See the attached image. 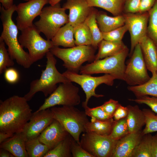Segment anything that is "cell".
I'll list each match as a JSON object with an SVG mask.
<instances>
[{"mask_svg":"<svg viewBox=\"0 0 157 157\" xmlns=\"http://www.w3.org/2000/svg\"><path fill=\"white\" fill-rule=\"evenodd\" d=\"M4 73L5 79L8 83L14 84L18 81L19 74L15 69L10 67L7 68Z\"/></svg>","mask_w":157,"mask_h":157,"instance_id":"43","label":"cell"},{"mask_svg":"<svg viewBox=\"0 0 157 157\" xmlns=\"http://www.w3.org/2000/svg\"><path fill=\"white\" fill-rule=\"evenodd\" d=\"M83 107L85 109L86 115L91 117H94L101 120H106L111 118L103 110L101 106L92 108L89 107L88 106Z\"/></svg>","mask_w":157,"mask_h":157,"instance_id":"38","label":"cell"},{"mask_svg":"<svg viewBox=\"0 0 157 157\" xmlns=\"http://www.w3.org/2000/svg\"><path fill=\"white\" fill-rule=\"evenodd\" d=\"M71 136L69 134L53 148L49 150L44 157H72L70 145Z\"/></svg>","mask_w":157,"mask_h":157,"instance_id":"32","label":"cell"},{"mask_svg":"<svg viewBox=\"0 0 157 157\" xmlns=\"http://www.w3.org/2000/svg\"><path fill=\"white\" fill-rule=\"evenodd\" d=\"M13 0H0V2L5 9H8L11 7L14 4Z\"/></svg>","mask_w":157,"mask_h":157,"instance_id":"47","label":"cell"},{"mask_svg":"<svg viewBox=\"0 0 157 157\" xmlns=\"http://www.w3.org/2000/svg\"><path fill=\"white\" fill-rule=\"evenodd\" d=\"M142 136V131H140L129 133L118 140L112 157H131L133 150Z\"/></svg>","mask_w":157,"mask_h":157,"instance_id":"18","label":"cell"},{"mask_svg":"<svg viewBox=\"0 0 157 157\" xmlns=\"http://www.w3.org/2000/svg\"><path fill=\"white\" fill-rule=\"evenodd\" d=\"M28 101L16 95L0 100V132L13 134L23 132L33 114Z\"/></svg>","mask_w":157,"mask_h":157,"instance_id":"1","label":"cell"},{"mask_svg":"<svg viewBox=\"0 0 157 157\" xmlns=\"http://www.w3.org/2000/svg\"><path fill=\"white\" fill-rule=\"evenodd\" d=\"M4 41L0 38V74L4 72L8 68L14 65L13 60L10 57L6 48Z\"/></svg>","mask_w":157,"mask_h":157,"instance_id":"35","label":"cell"},{"mask_svg":"<svg viewBox=\"0 0 157 157\" xmlns=\"http://www.w3.org/2000/svg\"><path fill=\"white\" fill-rule=\"evenodd\" d=\"M127 47L120 52L82 66L80 74L104 73L111 75L116 79L123 80L126 65L125 61L129 53Z\"/></svg>","mask_w":157,"mask_h":157,"instance_id":"5","label":"cell"},{"mask_svg":"<svg viewBox=\"0 0 157 157\" xmlns=\"http://www.w3.org/2000/svg\"><path fill=\"white\" fill-rule=\"evenodd\" d=\"M96 20L99 27L102 32L110 31L125 24L123 14L110 17L102 11H97Z\"/></svg>","mask_w":157,"mask_h":157,"instance_id":"21","label":"cell"},{"mask_svg":"<svg viewBox=\"0 0 157 157\" xmlns=\"http://www.w3.org/2000/svg\"><path fill=\"white\" fill-rule=\"evenodd\" d=\"M128 113L127 107H124L119 104L113 114V118L115 121H118L126 117Z\"/></svg>","mask_w":157,"mask_h":157,"instance_id":"44","label":"cell"},{"mask_svg":"<svg viewBox=\"0 0 157 157\" xmlns=\"http://www.w3.org/2000/svg\"><path fill=\"white\" fill-rule=\"evenodd\" d=\"M153 136L151 133L143 135L132 154L131 157H151V143Z\"/></svg>","mask_w":157,"mask_h":157,"instance_id":"31","label":"cell"},{"mask_svg":"<svg viewBox=\"0 0 157 157\" xmlns=\"http://www.w3.org/2000/svg\"><path fill=\"white\" fill-rule=\"evenodd\" d=\"M74 37V27L68 22L58 30L51 40L54 46L69 48L76 46Z\"/></svg>","mask_w":157,"mask_h":157,"instance_id":"22","label":"cell"},{"mask_svg":"<svg viewBox=\"0 0 157 157\" xmlns=\"http://www.w3.org/2000/svg\"><path fill=\"white\" fill-rule=\"evenodd\" d=\"M127 107L128 113L126 119L129 133L141 131L145 124V117L142 110L137 105H129Z\"/></svg>","mask_w":157,"mask_h":157,"instance_id":"23","label":"cell"},{"mask_svg":"<svg viewBox=\"0 0 157 157\" xmlns=\"http://www.w3.org/2000/svg\"><path fill=\"white\" fill-rule=\"evenodd\" d=\"M116 121L113 118L101 120L91 117L85 127V132H92L102 135H108L111 133Z\"/></svg>","mask_w":157,"mask_h":157,"instance_id":"25","label":"cell"},{"mask_svg":"<svg viewBox=\"0 0 157 157\" xmlns=\"http://www.w3.org/2000/svg\"><path fill=\"white\" fill-rule=\"evenodd\" d=\"M25 148L29 157H44L50 149L40 142L39 136L26 141Z\"/></svg>","mask_w":157,"mask_h":157,"instance_id":"29","label":"cell"},{"mask_svg":"<svg viewBox=\"0 0 157 157\" xmlns=\"http://www.w3.org/2000/svg\"><path fill=\"white\" fill-rule=\"evenodd\" d=\"M129 133L126 117L116 121L112 132L109 135L113 139L117 141Z\"/></svg>","mask_w":157,"mask_h":157,"instance_id":"36","label":"cell"},{"mask_svg":"<svg viewBox=\"0 0 157 157\" xmlns=\"http://www.w3.org/2000/svg\"><path fill=\"white\" fill-rule=\"evenodd\" d=\"M25 138L23 132L13 136L0 144V148L6 150L15 157H28L25 148Z\"/></svg>","mask_w":157,"mask_h":157,"instance_id":"20","label":"cell"},{"mask_svg":"<svg viewBox=\"0 0 157 157\" xmlns=\"http://www.w3.org/2000/svg\"><path fill=\"white\" fill-rule=\"evenodd\" d=\"M66 10L61 7L59 3L43 8L40 19L34 24L47 39L51 40L58 30L69 22L68 15L66 13Z\"/></svg>","mask_w":157,"mask_h":157,"instance_id":"7","label":"cell"},{"mask_svg":"<svg viewBox=\"0 0 157 157\" xmlns=\"http://www.w3.org/2000/svg\"><path fill=\"white\" fill-rule=\"evenodd\" d=\"M46 56L47 61L45 69L42 70L39 78L31 82L29 91L24 96L28 101L38 92H42L47 97L56 90L57 84L70 82L57 69L56 60L50 51Z\"/></svg>","mask_w":157,"mask_h":157,"instance_id":"3","label":"cell"},{"mask_svg":"<svg viewBox=\"0 0 157 157\" xmlns=\"http://www.w3.org/2000/svg\"><path fill=\"white\" fill-rule=\"evenodd\" d=\"M126 65L123 81L129 86L143 84L150 78L139 44L135 47Z\"/></svg>","mask_w":157,"mask_h":157,"instance_id":"12","label":"cell"},{"mask_svg":"<svg viewBox=\"0 0 157 157\" xmlns=\"http://www.w3.org/2000/svg\"><path fill=\"white\" fill-rule=\"evenodd\" d=\"M98 47V51L93 61L117 54L127 47L122 41L115 42L103 39L99 44Z\"/></svg>","mask_w":157,"mask_h":157,"instance_id":"24","label":"cell"},{"mask_svg":"<svg viewBox=\"0 0 157 157\" xmlns=\"http://www.w3.org/2000/svg\"><path fill=\"white\" fill-rule=\"evenodd\" d=\"M119 104L118 101L110 99L101 106L106 113L110 117L113 118V114Z\"/></svg>","mask_w":157,"mask_h":157,"instance_id":"41","label":"cell"},{"mask_svg":"<svg viewBox=\"0 0 157 157\" xmlns=\"http://www.w3.org/2000/svg\"><path fill=\"white\" fill-rule=\"evenodd\" d=\"M140 1L141 0H126L124 6L123 13H138Z\"/></svg>","mask_w":157,"mask_h":157,"instance_id":"42","label":"cell"},{"mask_svg":"<svg viewBox=\"0 0 157 157\" xmlns=\"http://www.w3.org/2000/svg\"><path fill=\"white\" fill-rule=\"evenodd\" d=\"M96 49L92 45H78L67 48L54 46L50 51L63 62V65L67 70L78 73L82 64L93 62Z\"/></svg>","mask_w":157,"mask_h":157,"instance_id":"6","label":"cell"},{"mask_svg":"<svg viewBox=\"0 0 157 157\" xmlns=\"http://www.w3.org/2000/svg\"><path fill=\"white\" fill-rule=\"evenodd\" d=\"M98 10L92 7L84 22L88 27L92 37V46L96 49L99 43L103 39L102 32L100 31L96 20V14Z\"/></svg>","mask_w":157,"mask_h":157,"instance_id":"28","label":"cell"},{"mask_svg":"<svg viewBox=\"0 0 157 157\" xmlns=\"http://www.w3.org/2000/svg\"><path fill=\"white\" fill-rule=\"evenodd\" d=\"M63 74L71 82L79 84L84 91L86 96L85 101L82 102V106H88V101L92 96L96 98L104 96L102 94L96 93L95 89L99 85L105 84L108 86L113 84L116 78L113 76L108 74L99 76H92L90 74H79L67 70Z\"/></svg>","mask_w":157,"mask_h":157,"instance_id":"9","label":"cell"},{"mask_svg":"<svg viewBox=\"0 0 157 157\" xmlns=\"http://www.w3.org/2000/svg\"><path fill=\"white\" fill-rule=\"evenodd\" d=\"M90 7L103 9L114 16L122 15L126 0H85Z\"/></svg>","mask_w":157,"mask_h":157,"instance_id":"26","label":"cell"},{"mask_svg":"<svg viewBox=\"0 0 157 157\" xmlns=\"http://www.w3.org/2000/svg\"><path fill=\"white\" fill-rule=\"evenodd\" d=\"M54 119L58 121L80 145V136L85 132V127L89 121L85 111L73 106H54L50 108Z\"/></svg>","mask_w":157,"mask_h":157,"instance_id":"4","label":"cell"},{"mask_svg":"<svg viewBox=\"0 0 157 157\" xmlns=\"http://www.w3.org/2000/svg\"><path fill=\"white\" fill-rule=\"evenodd\" d=\"M61 0H49V3L51 6H54L59 3Z\"/></svg>","mask_w":157,"mask_h":157,"instance_id":"50","label":"cell"},{"mask_svg":"<svg viewBox=\"0 0 157 157\" xmlns=\"http://www.w3.org/2000/svg\"><path fill=\"white\" fill-rule=\"evenodd\" d=\"M72 82L60 83L35 111L50 108L56 105L75 106L81 102L79 89Z\"/></svg>","mask_w":157,"mask_h":157,"instance_id":"11","label":"cell"},{"mask_svg":"<svg viewBox=\"0 0 157 157\" xmlns=\"http://www.w3.org/2000/svg\"><path fill=\"white\" fill-rule=\"evenodd\" d=\"M142 110L145 119V126L142 131V135L157 131V113L148 108Z\"/></svg>","mask_w":157,"mask_h":157,"instance_id":"34","label":"cell"},{"mask_svg":"<svg viewBox=\"0 0 157 157\" xmlns=\"http://www.w3.org/2000/svg\"><path fill=\"white\" fill-rule=\"evenodd\" d=\"M70 145L72 157H93L79 144L71 136L70 139Z\"/></svg>","mask_w":157,"mask_h":157,"instance_id":"40","label":"cell"},{"mask_svg":"<svg viewBox=\"0 0 157 157\" xmlns=\"http://www.w3.org/2000/svg\"><path fill=\"white\" fill-rule=\"evenodd\" d=\"M21 31L19 42L23 48L28 49L33 64L42 58L54 46L51 40H45L40 35L34 24Z\"/></svg>","mask_w":157,"mask_h":157,"instance_id":"8","label":"cell"},{"mask_svg":"<svg viewBox=\"0 0 157 157\" xmlns=\"http://www.w3.org/2000/svg\"><path fill=\"white\" fill-rule=\"evenodd\" d=\"M24 0V1H28L30 0Z\"/></svg>","mask_w":157,"mask_h":157,"instance_id":"51","label":"cell"},{"mask_svg":"<svg viewBox=\"0 0 157 157\" xmlns=\"http://www.w3.org/2000/svg\"><path fill=\"white\" fill-rule=\"evenodd\" d=\"M156 0H141L138 13L148 12L154 5Z\"/></svg>","mask_w":157,"mask_h":157,"instance_id":"45","label":"cell"},{"mask_svg":"<svg viewBox=\"0 0 157 157\" xmlns=\"http://www.w3.org/2000/svg\"><path fill=\"white\" fill-rule=\"evenodd\" d=\"M144 83L137 85L129 86V90L137 97L149 96L157 97V71Z\"/></svg>","mask_w":157,"mask_h":157,"instance_id":"27","label":"cell"},{"mask_svg":"<svg viewBox=\"0 0 157 157\" xmlns=\"http://www.w3.org/2000/svg\"><path fill=\"white\" fill-rule=\"evenodd\" d=\"M128 31L127 25L123 26L107 32H102L104 40L112 42L122 41L125 33Z\"/></svg>","mask_w":157,"mask_h":157,"instance_id":"37","label":"cell"},{"mask_svg":"<svg viewBox=\"0 0 157 157\" xmlns=\"http://www.w3.org/2000/svg\"><path fill=\"white\" fill-rule=\"evenodd\" d=\"M54 119L50 108L33 113L22 132L26 140L39 136Z\"/></svg>","mask_w":157,"mask_h":157,"instance_id":"15","label":"cell"},{"mask_svg":"<svg viewBox=\"0 0 157 157\" xmlns=\"http://www.w3.org/2000/svg\"><path fill=\"white\" fill-rule=\"evenodd\" d=\"M48 3L49 0H30L16 5V25L18 30L21 31L32 25L34 19L40 15L44 6Z\"/></svg>","mask_w":157,"mask_h":157,"instance_id":"14","label":"cell"},{"mask_svg":"<svg viewBox=\"0 0 157 157\" xmlns=\"http://www.w3.org/2000/svg\"><path fill=\"white\" fill-rule=\"evenodd\" d=\"M74 35L76 46L92 45V36L84 22L74 27Z\"/></svg>","mask_w":157,"mask_h":157,"instance_id":"30","label":"cell"},{"mask_svg":"<svg viewBox=\"0 0 157 157\" xmlns=\"http://www.w3.org/2000/svg\"><path fill=\"white\" fill-rule=\"evenodd\" d=\"M139 44L147 69L154 74L157 71V46L147 35Z\"/></svg>","mask_w":157,"mask_h":157,"instance_id":"19","label":"cell"},{"mask_svg":"<svg viewBox=\"0 0 157 157\" xmlns=\"http://www.w3.org/2000/svg\"><path fill=\"white\" fill-rule=\"evenodd\" d=\"M151 156V157H157V134L152 137Z\"/></svg>","mask_w":157,"mask_h":157,"instance_id":"46","label":"cell"},{"mask_svg":"<svg viewBox=\"0 0 157 157\" xmlns=\"http://www.w3.org/2000/svg\"><path fill=\"white\" fill-rule=\"evenodd\" d=\"M69 134L62 125L54 119L40 134L39 138L40 142L47 146L51 150Z\"/></svg>","mask_w":157,"mask_h":157,"instance_id":"16","label":"cell"},{"mask_svg":"<svg viewBox=\"0 0 157 157\" xmlns=\"http://www.w3.org/2000/svg\"><path fill=\"white\" fill-rule=\"evenodd\" d=\"M63 7L69 10V22L73 27L84 22L92 8L85 0H66Z\"/></svg>","mask_w":157,"mask_h":157,"instance_id":"17","label":"cell"},{"mask_svg":"<svg viewBox=\"0 0 157 157\" xmlns=\"http://www.w3.org/2000/svg\"><path fill=\"white\" fill-rule=\"evenodd\" d=\"M139 104H144L149 106L154 112L157 113V97L143 96L136 97L134 99H129Z\"/></svg>","mask_w":157,"mask_h":157,"instance_id":"39","label":"cell"},{"mask_svg":"<svg viewBox=\"0 0 157 157\" xmlns=\"http://www.w3.org/2000/svg\"><path fill=\"white\" fill-rule=\"evenodd\" d=\"M14 134L0 132V144L13 136Z\"/></svg>","mask_w":157,"mask_h":157,"instance_id":"48","label":"cell"},{"mask_svg":"<svg viewBox=\"0 0 157 157\" xmlns=\"http://www.w3.org/2000/svg\"><path fill=\"white\" fill-rule=\"evenodd\" d=\"M0 157H14V156L8 151L3 148H0Z\"/></svg>","mask_w":157,"mask_h":157,"instance_id":"49","label":"cell"},{"mask_svg":"<svg viewBox=\"0 0 157 157\" xmlns=\"http://www.w3.org/2000/svg\"><path fill=\"white\" fill-rule=\"evenodd\" d=\"M117 141L109 135L85 132L81 136L80 144L93 157H112Z\"/></svg>","mask_w":157,"mask_h":157,"instance_id":"10","label":"cell"},{"mask_svg":"<svg viewBox=\"0 0 157 157\" xmlns=\"http://www.w3.org/2000/svg\"><path fill=\"white\" fill-rule=\"evenodd\" d=\"M148 13L147 35L157 46V0Z\"/></svg>","mask_w":157,"mask_h":157,"instance_id":"33","label":"cell"},{"mask_svg":"<svg viewBox=\"0 0 157 157\" xmlns=\"http://www.w3.org/2000/svg\"><path fill=\"white\" fill-rule=\"evenodd\" d=\"M16 5L14 4L8 9L0 6V18L3 30L0 38L8 47V50L11 58L25 68H29L33 64L28 52L25 51L20 44L18 38V29L12 19L16 11Z\"/></svg>","mask_w":157,"mask_h":157,"instance_id":"2","label":"cell"},{"mask_svg":"<svg viewBox=\"0 0 157 157\" xmlns=\"http://www.w3.org/2000/svg\"><path fill=\"white\" fill-rule=\"evenodd\" d=\"M123 14L125 18V24L127 25L130 35L131 56L136 45L147 35L149 13H123Z\"/></svg>","mask_w":157,"mask_h":157,"instance_id":"13","label":"cell"}]
</instances>
